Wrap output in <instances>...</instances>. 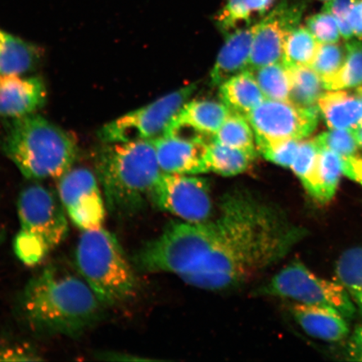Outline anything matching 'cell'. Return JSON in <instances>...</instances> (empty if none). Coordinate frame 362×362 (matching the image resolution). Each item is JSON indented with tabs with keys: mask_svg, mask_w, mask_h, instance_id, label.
I'll return each instance as SVG.
<instances>
[{
	"mask_svg": "<svg viewBox=\"0 0 362 362\" xmlns=\"http://www.w3.org/2000/svg\"><path fill=\"white\" fill-rule=\"evenodd\" d=\"M292 87L289 102L302 107L318 105L320 98L327 92L322 78L310 66L289 68Z\"/></svg>",
	"mask_w": 362,
	"mask_h": 362,
	"instance_id": "cb8c5ba5",
	"label": "cell"
},
{
	"mask_svg": "<svg viewBox=\"0 0 362 362\" xmlns=\"http://www.w3.org/2000/svg\"><path fill=\"white\" fill-rule=\"evenodd\" d=\"M219 208L214 252L180 277L191 286L212 291L237 287L278 264L307 235L280 208L247 192L226 194Z\"/></svg>",
	"mask_w": 362,
	"mask_h": 362,
	"instance_id": "6da1fadb",
	"label": "cell"
},
{
	"mask_svg": "<svg viewBox=\"0 0 362 362\" xmlns=\"http://www.w3.org/2000/svg\"><path fill=\"white\" fill-rule=\"evenodd\" d=\"M346 55V47L339 43L320 44L318 51L310 66L325 83L341 71Z\"/></svg>",
	"mask_w": 362,
	"mask_h": 362,
	"instance_id": "1f68e13d",
	"label": "cell"
},
{
	"mask_svg": "<svg viewBox=\"0 0 362 362\" xmlns=\"http://www.w3.org/2000/svg\"><path fill=\"white\" fill-rule=\"evenodd\" d=\"M318 107L330 129L353 130L361 124V105L356 94L344 90H327L320 98Z\"/></svg>",
	"mask_w": 362,
	"mask_h": 362,
	"instance_id": "ffe728a7",
	"label": "cell"
},
{
	"mask_svg": "<svg viewBox=\"0 0 362 362\" xmlns=\"http://www.w3.org/2000/svg\"><path fill=\"white\" fill-rule=\"evenodd\" d=\"M319 174L324 202L327 204L336 194L343 175L341 158L330 149L320 148Z\"/></svg>",
	"mask_w": 362,
	"mask_h": 362,
	"instance_id": "4dcf8cb0",
	"label": "cell"
},
{
	"mask_svg": "<svg viewBox=\"0 0 362 362\" xmlns=\"http://www.w3.org/2000/svg\"><path fill=\"white\" fill-rule=\"evenodd\" d=\"M291 315L310 337L327 342H339L350 334L348 320L339 311L330 308L294 303Z\"/></svg>",
	"mask_w": 362,
	"mask_h": 362,
	"instance_id": "ac0fdd59",
	"label": "cell"
},
{
	"mask_svg": "<svg viewBox=\"0 0 362 362\" xmlns=\"http://www.w3.org/2000/svg\"><path fill=\"white\" fill-rule=\"evenodd\" d=\"M303 140V139H302ZM301 140L289 139L269 144L259 148V152L274 164L289 168L296 160Z\"/></svg>",
	"mask_w": 362,
	"mask_h": 362,
	"instance_id": "e575fe53",
	"label": "cell"
},
{
	"mask_svg": "<svg viewBox=\"0 0 362 362\" xmlns=\"http://www.w3.org/2000/svg\"><path fill=\"white\" fill-rule=\"evenodd\" d=\"M209 148V171L223 176H235L245 172L256 156L241 149L235 148L212 139Z\"/></svg>",
	"mask_w": 362,
	"mask_h": 362,
	"instance_id": "603a6c76",
	"label": "cell"
},
{
	"mask_svg": "<svg viewBox=\"0 0 362 362\" xmlns=\"http://www.w3.org/2000/svg\"><path fill=\"white\" fill-rule=\"evenodd\" d=\"M218 235L216 219L172 223L160 236L140 247L131 261L135 269L144 273H169L181 277L209 257Z\"/></svg>",
	"mask_w": 362,
	"mask_h": 362,
	"instance_id": "8992f818",
	"label": "cell"
},
{
	"mask_svg": "<svg viewBox=\"0 0 362 362\" xmlns=\"http://www.w3.org/2000/svg\"><path fill=\"white\" fill-rule=\"evenodd\" d=\"M336 274L362 316V247L347 249L339 257Z\"/></svg>",
	"mask_w": 362,
	"mask_h": 362,
	"instance_id": "d4e9b609",
	"label": "cell"
},
{
	"mask_svg": "<svg viewBox=\"0 0 362 362\" xmlns=\"http://www.w3.org/2000/svg\"><path fill=\"white\" fill-rule=\"evenodd\" d=\"M230 112L223 103L211 100L185 103L165 135L210 142Z\"/></svg>",
	"mask_w": 362,
	"mask_h": 362,
	"instance_id": "9a60e30c",
	"label": "cell"
},
{
	"mask_svg": "<svg viewBox=\"0 0 362 362\" xmlns=\"http://www.w3.org/2000/svg\"><path fill=\"white\" fill-rule=\"evenodd\" d=\"M347 20L350 22L356 37L362 40V0H355Z\"/></svg>",
	"mask_w": 362,
	"mask_h": 362,
	"instance_id": "f35d334b",
	"label": "cell"
},
{
	"mask_svg": "<svg viewBox=\"0 0 362 362\" xmlns=\"http://www.w3.org/2000/svg\"><path fill=\"white\" fill-rule=\"evenodd\" d=\"M42 48L0 29V76L25 75L42 60Z\"/></svg>",
	"mask_w": 362,
	"mask_h": 362,
	"instance_id": "d6986e66",
	"label": "cell"
},
{
	"mask_svg": "<svg viewBox=\"0 0 362 362\" xmlns=\"http://www.w3.org/2000/svg\"><path fill=\"white\" fill-rule=\"evenodd\" d=\"M305 27L320 44L339 43L341 37L336 18L327 12L321 11L308 18Z\"/></svg>",
	"mask_w": 362,
	"mask_h": 362,
	"instance_id": "836d02e7",
	"label": "cell"
},
{
	"mask_svg": "<svg viewBox=\"0 0 362 362\" xmlns=\"http://www.w3.org/2000/svg\"><path fill=\"white\" fill-rule=\"evenodd\" d=\"M346 359L352 361H362V325L352 333L346 347Z\"/></svg>",
	"mask_w": 362,
	"mask_h": 362,
	"instance_id": "74e56055",
	"label": "cell"
},
{
	"mask_svg": "<svg viewBox=\"0 0 362 362\" xmlns=\"http://www.w3.org/2000/svg\"><path fill=\"white\" fill-rule=\"evenodd\" d=\"M319 45L306 27L298 25L288 34L285 42L284 64L288 68L310 66Z\"/></svg>",
	"mask_w": 362,
	"mask_h": 362,
	"instance_id": "f1b7e54d",
	"label": "cell"
},
{
	"mask_svg": "<svg viewBox=\"0 0 362 362\" xmlns=\"http://www.w3.org/2000/svg\"><path fill=\"white\" fill-rule=\"evenodd\" d=\"M3 149L29 180H59L72 168L79 147L74 134L35 115L13 119Z\"/></svg>",
	"mask_w": 362,
	"mask_h": 362,
	"instance_id": "277c9868",
	"label": "cell"
},
{
	"mask_svg": "<svg viewBox=\"0 0 362 362\" xmlns=\"http://www.w3.org/2000/svg\"><path fill=\"white\" fill-rule=\"evenodd\" d=\"M314 139L320 148L330 149L341 158L355 156L361 149L351 130L330 129Z\"/></svg>",
	"mask_w": 362,
	"mask_h": 362,
	"instance_id": "d6a6232c",
	"label": "cell"
},
{
	"mask_svg": "<svg viewBox=\"0 0 362 362\" xmlns=\"http://www.w3.org/2000/svg\"><path fill=\"white\" fill-rule=\"evenodd\" d=\"M20 230L13 252L26 266L42 262L68 236L67 215L60 199L40 184L27 187L17 201Z\"/></svg>",
	"mask_w": 362,
	"mask_h": 362,
	"instance_id": "52a82bcc",
	"label": "cell"
},
{
	"mask_svg": "<svg viewBox=\"0 0 362 362\" xmlns=\"http://www.w3.org/2000/svg\"><path fill=\"white\" fill-rule=\"evenodd\" d=\"M75 264L81 277L106 308L129 301L138 291L132 261L115 235L103 228L83 230Z\"/></svg>",
	"mask_w": 362,
	"mask_h": 362,
	"instance_id": "5b68a950",
	"label": "cell"
},
{
	"mask_svg": "<svg viewBox=\"0 0 362 362\" xmlns=\"http://www.w3.org/2000/svg\"><path fill=\"white\" fill-rule=\"evenodd\" d=\"M105 308L81 276L54 265L33 276L17 301L23 324L40 337H80Z\"/></svg>",
	"mask_w": 362,
	"mask_h": 362,
	"instance_id": "7a4b0ae2",
	"label": "cell"
},
{
	"mask_svg": "<svg viewBox=\"0 0 362 362\" xmlns=\"http://www.w3.org/2000/svg\"><path fill=\"white\" fill-rule=\"evenodd\" d=\"M163 173L199 175L209 171V148L205 140L164 135L153 140Z\"/></svg>",
	"mask_w": 362,
	"mask_h": 362,
	"instance_id": "5bb4252c",
	"label": "cell"
},
{
	"mask_svg": "<svg viewBox=\"0 0 362 362\" xmlns=\"http://www.w3.org/2000/svg\"><path fill=\"white\" fill-rule=\"evenodd\" d=\"M345 47V62L341 71L325 83L327 90L356 88L362 85V40H348Z\"/></svg>",
	"mask_w": 362,
	"mask_h": 362,
	"instance_id": "f546056e",
	"label": "cell"
},
{
	"mask_svg": "<svg viewBox=\"0 0 362 362\" xmlns=\"http://www.w3.org/2000/svg\"><path fill=\"white\" fill-rule=\"evenodd\" d=\"M355 0H329L325 2L322 11L332 15L336 19H347Z\"/></svg>",
	"mask_w": 362,
	"mask_h": 362,
	"instance_id": "8d00e7d4",
	"label": "cell"
},
{
	"mask_svg": "<svg viewBox=\"0 0 362 362\" xmlns=\"http://www.w3.org/2000/svg\"><path fill=\"white\" fill-rule=\"evenodd\" d=\"M320 1L327 2V1H329V0H320Z\"/></svg>",
	"mask_w": 362,
	"mask_h": 362,
	"instance_id": "7bdbcfd3",
	"label": "cell"
},
{
	"mask_svg": "<svg viewBox=\"0 0 362 362\" xmlns=\"http://www.w3.org/2000/svg\"><path fill=\"white\" fill-rule=\"evenodd\" d=\"M40 353L25 342L0 339V361H42Z\"/></svg>",
	"mask_w": 362,
	"mask_h": 362,
	"instance_id": "d590c367",
	"label": "cell"
},
{
	"mask_svg": "<svg viewBox=\"0 0 362 362\" xmlns=\"http://www.w3.org/2000/svg\"><path fill=\"white\" fill-rule=\"evenodd\" d=\"M95 163L108 211L119 217L137 214L151 201L163 173L148 140L104 144Z\"/></svg>",
	"mask_w": 362,
	"mask_h": 362,
	"instance_id": "3957f363",
	"label": "cell"
},
{
	"mask_svg": "<svg viewBox=\"0 0 362 362\" xmlns=\"http://www.w3.org/2000/svg\"><path fill=\"white\" fill-rule=\"evenodd\" d=\"M6 232L4 230H0V245L4 243V239H6Z\"/></svg>",
	"mask_w": 362,
	"mask_h": 362,
	"instance_id": "b9f144b4",
	"label": "cell"
},
{
	"mask_svg": "<svg viewBox=\"0 0 362 362\" xmlns=\"http://www.w3.org/2000/svg\"><path fill=\"white\" fill-rule=\"evenodd\" d=\"M214 139L230 147L241 149L256 156L255 134L245 116L230 112L215 135Z\"/></svg>",
	"mask_w": 362,
	"mask_h": 362,
	"instance_id": "83f0119b",
	"label": "cell"
},
{
	"mask_svg": "<svg viewBox=\"0 0 362 362\" xmlns=\"http://www.w3.org/2000/svg\"><path fill=\"white\" fill-rule=\"evenodd\" d=\"M274 0H226L216 16V24L224 33L238 29L242 23H248L253 16H264L273 6Z\"/></svg>",
	"mask_w": 362,
	"mask_h": 362,
	"instance_id": "484cf974",
	"label": "cell"
},
{
	"mask_svg": "<svg viewBox=\"0 0 362 362\" xmlns=\"http://www.w3.org/2000/svg\"><path fill=\"white\" fill-rule=\"evenodd\" d=\"M47 90L39 76H0V116L8 119L34 115L47 102Z\"/></svg>",
	"mask_w": 362,
	"mask_h": 362,
	"instance_id": "2e32d148",
	"label": "cell"
},
{
	"mask_svg": "<svg viewBox=\"0 0 362 362\" xmlns=\"http://www.w3.org/2000/svg\"><path fill=\"white\" fill-rule=\"evenodd\" d=\"M257 25L259 22L229 33L211 71L212 84L219 87L232 76L249 70Z\"/></svg>",
	"mask_w": 362,
	"mask_h": 362,
	"instance_id": "e0dca14e",
	"label": "cell"
},
{
	"mask_svg": "<svg viewBox=\"0 0 362 362\" xmlns=\"http://www.w3.org/2000/svg\"><path fill=\"white\" fill-rule=\"evenodd\" d=\"M264 296L288 298L298 304L319 305L336 310L350 320L356 308L338 280L320 277L300 261H293L279 271L259 289Z\"/></svg>",
	"mask_w": 362,
	"mask_h": 362,
	"instance_id": "ba28073f",
	"label": "cell"
},
{
	"mask_svg": "<svg viewBox=\"0 0 362 362\" xmlns=\"http://www.w3.org/2000/svg\"><path fill=\"white\" fill-rule=\"evenodd\" d=\"M58 197L76 228L88 230L103 228L106 202L97 175L83 167L71 169L58 180Z\"/></svg>",
	"mask_w": 362,
	"mask_h": 362,
	"instance_id": "8fae6325",
	"label": "cell"
},
{
	"mask_svg": "<svg viewBox=\"0 0 362 362\" xmlns=\"http://www.w3.org/2000/svg\"><path fill=\"white\" fill-rule=\"evenodd\" d=\"M250 71L266 99L289 101L292 87L291 74L284 62L274 63Z\"/></svg>",
	"mask_w": 362,
	"mask_h": 362,
	"instance_id": "4316f807",
	"label": "cell"
},
{
	"mask_svg": "<svg viewBox=\"0 0 362 362\" xmlns=\"http://www.w3.org/2000/svg\"><path fill=\"white\" fill-rule=\"evenodd\" d=\"M304 8L303 4L283 2L262 18L253 39L249 70L283 62L285 42L300 25Z\"/></svg>",
	"mask_w": 362,
	"mask_h": 362,
	"instance_id": "4fadbf2b",
	"label": "cell"
},
{
	"mask_svg": "<svg viewBox=\"0 0 362 362\" xmlns=\"http://www.w3.org/2000/svg\"><path fill=\"white\" fill-rule=\"evenodd\" d=\"M318 105L302 107L289 101L265 99L246 116L255 134L257 151L284 140L307 139L319 124Z\"/></svg>",
	"mask_w": 362,
	"mask_h": 362,
	"instance_id": "30bf717a",
	"label": "cell"
},
{
	"mask_svg": "<svg viewBox=\"0 0 362 362\" xmlns=\"http://www.w3.org/2000/svg\"><path fill=\"white\" fill-rule=\"evenodd\" d=\"M196 84L187 86L157 99L148 105L121 116L104 125L98 134L103 144L148 140L164 136L172 121L191 98Z\"/></svg>",
	"mask_w": 362,
	"mask_h": 362,
	"instance_id": "9c48e42d",
	"label": "cell"
},
{
	"mask_svg": "<svg viewBox=\"0 0 362 362\" xmlns=\"http://www.w3.org/2000/svg\"><path fill=\"white\" fill-rule=\"evenodd\" d=\"M351 131L353 134H354L357 141H358L361 147L362 148V125L357 127V128Z\"/></svg>",
	"mask_w": 362,
	"mask_h": 362,
	"instance_id": "ab89813d",
	"label": "cell"
},
{
	"mask_svg": "<svg viewBox=\"0 0 362 362\" xmlns=\"http://www.w3.org/2000/svg\"><path fill=\"white\" fill-rule=\"evenodd\" d=\"M151 202L187 223H203L211 216L209 185L205 179L192 175L162 173Z\"/></svg>",
	"mask_w": 362,
	"mask_h": 362,
	"instance_id": "7c38bea8",
	"label": "cell"
},
{
	"mask_svg": "<svg viewBox=\"0 0 362 362\" xmlns=\"http://www.w3.org/2000/svg\"><path fill=\"white\" fill-rule=\"evenodd\" d=\"M219 88L221 100L230 112L245 117L266 99L250 70L232 76Z\"/></svg>",
	"mask_w": 362,
	"mask_h": 362,
	"instance_id": "44dd1931",
	"label": "cell"
},
{
	"mask_svg": "<svg viewBox=\"0 0 362 362\" xmlns=\"http://www.w3.org/2000/svg\"><path fill=\"white\" fill-rule=\"evenodd\" d=\"M355 94L356 95V97L358 98L359 99L362 110V85L360 86V87L356 88ZM361 125H362V121Z\"/></svg>",
	"mask_w": 362,
	"mask_h": 362,
	"instance_id": "60d3db41",
	"label": "cell"
},
{
	"mask_svg": "<svg viewBox=\"0 0 362 362\" xmlns=\"http://www.w3.org/2000/svg\"><path fill=\"white\" fill-rule=\"evenodd\" d=\"M320 147L315 139L301 140L291 169L301 181L303 187L315 201L325 205L319 174Z\"/></svg>",
	"mask_w": 362,
	"mask_h": 362,
	"instance_id": "7402d4cb",
	"label": "cell"
}]
</instances>
